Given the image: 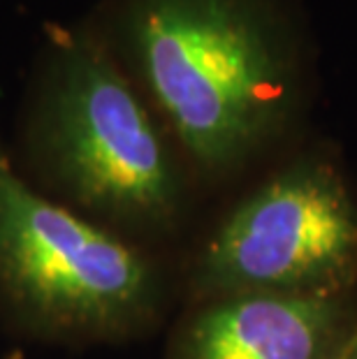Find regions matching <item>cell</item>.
<instances>
[{"mask_svg":"<svg viewBox=\"0 0 357 359\" xmlns=\"http://www.w3.org/2000/svg\"><path fill=\"white\" fill-rule=\"evenodd\" d=\"M341 327V297L230 294L195 318L184 359H332Z\"/></svg>","mask_w":357,"mask_h":359,"instance_id":"obj_5","label":"cell"},{"mask_svg":"<svg viewBox=\"0 0 357 359\" xmlns=\"http://www.w3.org/2000/svg\"><path fill=\"white\" fill-rule=\"evenodd\" d=\"M357 280V206L325 160H302L246 197L200 259L209 294L341 297Z\"/></svg>","mask_w":357,"mask_h":359,"instance_id":"obj_3","label":"cell"},{"mask_svg":"<svg viewBox=\"0 0 357 359\" xmlns=\"http://www.w3.org/2000/svg\"><path fill=\"white\" fill-rule=\"evenodd\" d=\"M44 142L58 177L90 209L156 223L179 183L161 128L100 42L56 30Z\"/></svg>","mask_w":357,"mask_h":359,"instance_id":"obj_2","label":"cell"},{"mask_svg":"<svg viewBox=\"0 0 357 359\" xmlns=\"http://www.w3.org/2000/svg\"><path fill=\"white\" fill-rule=\"evenodd\" d=\"M332 359H357V336H353L351 341H346Z\"/></svg>","mask_w":357,"mask_h":359,"instance_id":"obj_6","label":"cell"},{"mask_svg":"<svg viewBox=\"0 0 357 359\" xmlns=\"http://www.w3.org/2000/svg\"><path fill=\"white\" fill-rule=\"evenodd\" d=\"M0 285L37 323L116 332L151 302V273L130 246L37 195L0 149Z\"/></svg>","mask_w":357,"mask_h":359,"instance_id":"obj_4","label":"cell"},{"mask_svg":"<svg viewBox=\"0 0 357 359\" xmlns=\"http://www.w3.org/2000/svg\"><path fill=\"white\" fill-rule=\"evenodd\" d=\"M126 33L154 102L204 170L239 165L297 102V65L271 0H130Z\"/></svg>","mask_w":357,"mask_h":359,"instance_id":"obj_1","label":"cell"}]
</instances>
